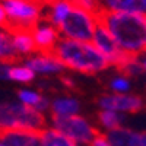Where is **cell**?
<instances>
[{
  "label": "cell",
  "instance_id": "1",
  "mask_svg": "<svg viewBox=\"0 0 146 146\" xmlns=\"http://www.w3.org/2000/svg\"><path fill=\"white\" fill-rule=\"evenodd\" d=\"M95 16L126 54L139 57L146 53V15L100 10Z\"/></svg>",
  "mask_w": 146,
  "mask_h": 146
},
{
  "label": "cell",
  "instance_id": "2",
  "mask_svg": "<svg viewBox=\"0 0 146 146\" xmlns=\"http://www.w3.org/2000/svg\"><path fill=\"white\" fill-rule=\"evenodd\" d=\"M53 56L64 67L85 75H95L110 66L105 56L92 42H83L60 36Z\"/></svg>",
  "mask_w": 146,
  "mask_h": 146
},
{
  "label": "cell",
  "instance_id": "3",
  "mask_svg": "<svg viewBox=\"0 0 146 146\" xmlns=\"http://www.w3.org/2000/svg\"><path fill=\"white\" fill-rule=\"evenodd\" d=\"M44 113L16 102H0V130H45Z\"/></svg>",
  "mask_w": 146,
  "mask_h": 146
},
{
  "label": "cell",
  "instance_id": "4",
  "mask_svg": "<svg viewBox=\"0 0 146 146\" xmlns=\"http://www.w3.org/2000/svg\"><path fill=\"white\" fill-rule=\"evenodd\" d=\"M3 7L7 15V22L3 31L10 35L22 31L32 32L41 22L44 9L41 3L32 0H5Z\"/></svg>",
  "mask_w": 146,
  "mask_h": 146
},
{
  "label": "cell",
  "instance_id": "5",
  "mask_svg": "<svg viewBox=\"0 0 146 146\" xmlns=\"http://www.w3.org/2000/svg\"><path fill=\"white\" fill-rule=\"evenodd\" d=\"M57 29L63 38L92 42L94 32L96 29V16L73 5L70 13Z\"/></svg>",
  "mask_w": 146,
  "mask_h": 146
},
{
  "label": "cell",
  "instance_id": "6",
  "mask_svg": "<svg viewBox=\"0 0 146 146\" xmlns=\"http://www.w3.org/2000/svg\"><path fill=\"white\" fill-rule=\"evenodd\" d=\"M54 129L64 133L67 137L75 140L78 145H91L92 140L100 135L98 129H95L86 118L80 115H72L66 118H51Z\"/></svg>",
  "mask_w": 146,
  "mask_h": 146
},
{
  "label": "cell",
  "instance_id": "7",
  "mask_svg": "<svg viewBox=\"0 0 146 146\" xmlns=\"http://www.w3.org/2000/svg\"><path fill=\"white\" fill-rule=\"evenodd\" d=\"M92 44L105 56V58L110 62V66H115L117 69L120 66H123L124 63L130 62L131 58H137V57H131V56L126 54L117 45V42L114 41L111 34L107 31V28L98 22H96V29L94 32Z\"/></svg>",
  "mask_w": 146,
  "mask_h": 146
},
{
  "label": "cell",
  "instance_id": "8",
  "mask_svg": "<svg viewBox=\"0 0 146 146\" xmlns=\"http://www.w3.org/2000/svg\"><path fill=\"white\" fill-rule=\"evenodd\" d=\"M98 105L101 110L115 113H137L146 107L145 101L137 95L114 94V95H101L98 98Z\"/></svg>",
  "mask_w": 146,
  "mask_h": 146
},
{
  "label": "cell",
  "instance_id": "9",
  "mask_svg": "<svg viewBox=\"0 0 146 146\" xmlns=\"http://www.w3.org/2000/svg\"><path fill=\"white\" fill-rule=\"evenodd\" d=\"M32 38L38 54H53L60 40V32L51 23L41 21L32 31Z\"/></svg>",
  "mask_w": 146,
  "mask_h": 146
},
{
  "label": "cell",
  "instance_id": "10",
  "mask_svg": "<svg viewBox=\"0 0 146 146\" xmlns=\"http://www.w3.org/2000/svg\"><path fill=\"white\" fill-rule=\"evenodd\" d=\"M40 133L32 130H0V142L5 146H38Z\"/></svg>",
  "mask_w": 146,
  "mask_h": 146
},
{
  "label": "cell",
  "instance_id": "11",
  "mask_svg": "<svg viewBox=\"0 0 146 146\" xmlns=\"http://www.w3.org/2000/svg\"><path fill=\"white\" fill-rule=\"evenodd\" d=\"M96 3L105 12H131L146 15V0H96Z\"/></svg>",
  "mask_w": 146,
  "mask_h": 146
},
{
  "label": "cell",
  "instance_id": "12",
  "mask_svg": "<svg viewBox=\"0 0 146 146\" xmlns=\"http://www.w3.org/2000/svg\"><path fill=\"white\" fill-rule=\"evenodd\" d=\"M25 66L36 73H58L64 66L53 54H36L25 60Z\"/></svg>",
  "mask_w": 146,
  "mask_h": 146
},
{
  "label": "cell",
  "instance_id": "13",
  "mask_svg": "<svg viewBox=\"0 0 146 146\" xmlns=\"http://www.w3.org/2000/svg\"><path fill=\"white\" fill-rule=\"evenodd\" d=\"M107 137L111 146H142V133L124 127L110 130Z\"/></svg>",
  "mask_w": 146,
  "mask_h": 146
},
{
  "label": "cell",
  "instance_id": "14",
  "mask_svg": "<svg viewBox=\"0 0 146 146\" xmlns=\"http://www.w3.org/2000/svg\"><path fill=\"white\" fill-rule=\"evenodd\" d=\"M51 118H66L76 115L79 111V101L75 98H57L50 105Z\"/></svg>",
  "mask_w": 146,
  "mask_h": 146
},
{
  "label": "cell",
  "instance_id": "15",
  "mask_svg": "<svg viewBox=\"0 0 146 146\" xmlns=\"http://www.w3.org/2000/svg\"><path fill=\"white\" fill-rule=\"evenodd\" d=\"M18 62H21V56L13 47L12 35L3 29H0V63L15 66V63Z\"/></svg>",
  "mask_w": 146,
  "mask_h": 146
},
{
  "label": "cell",
  "instance_id": "16",
  "mask_svg": "<svg viewBox=\"0 0 146 146\" xmlns=\"http://www.w3.org/2000/svg\"><path fill=\"white\" fill-rule=\"evenodd\" d=\"M40 145L41 146H79L75 140H72L57 129L42 130L40 133Z\"/></svg>",
  "mask_w": 146,
  "mask_h": 146
},
{
  "label": "cell",
  "instance_id": "17",
  "mask_svg": "<svg viewBox=\"0 0 146 146\" xmlns=\"http://www.w3.org/2000/svg\"><path fill=\"white\" fill-rule=\"evenodd\" d=\"M18 96H19V100H21L22 104L38 110L40 113H44V111H47V110H50V102H48L44 96H41L40 94H36L34 91L19 89L18 91Z\"/></svg>",
  "mask_w": 146,
  "mask_h": 146
},
{
  "label": "cell",
  "instance_id": "18",
  "mask_svg": "<svg viewBox=\"0 0 146 146\" xmlns=\"http://www.w3.org/2000/svg\"><path fill=\"white\" fill-rule=\"evenodd\" d=\"M12 40H13V47L18 51L19 56L22 54H35L36 48H35V42L32 38V32H16L12 35Z\"/></svg>",
  "mask_w": 146,
  "mask_h": 146
},
{
  "label": "cell",
  "instance_id": "19",
  "mask_svg": "<svg viewBox=\"0 0 146 146\" xmlns=\"http://www.w3.org/2000/svg\"><path fill=\"white\" fill-rule=\"evenodd\" d=\"M96 118H98V123L101 126H104L108 131L121 127V121H123V115H121V113L107 111V110H101Z\"/></svg>",
  "mask_w": 146,
  "mask_h": 146
},
{
  "label": "cell",
  "instance_id": "20",
  "mask_svg": "<svg viewBox=\"0 0 146 146\" xmlns=\"http://www.w3.org/2000/svg\"><path fill=\"white\" fill-rule=\"evenodd\" d=\"M35 78V72L31 70L29 67L23 66H10L9 70V79L10 80H16V82H31Z\"/></svg>",
  "mask_w": 146,
  "mask_h": 146
},
{
  "label": "cell",
  "instance_id": "21",
  "mask_svg": "<svg viewBox=\"0 0 146 146\" xmlns=\"http://www.w3.org/2000/svg\"><path fill=\"white\" fill-rule=\"evenodd\" d=\"M118 72L121 73V76L127 78V76H137V75H140L142 72H145V69H143V64L139 62L137 58H131L130 62L124 63L123 66H120Z\"/></svg>",
  "mask_w": 146,
  "mask_h": 146
},
{
  "label": "cell",
  "instance_id": "22",
  "mask_svg": "<svg viewBox=\"0 0 146 146\" xmlns=\"http://www.w3.org/2000/svg\"><path fill=\"white\" fill-rule=\"evenodd\" d=\"M70 2H72V5H75L86 12H91L94 15H96L101 10L98 3H96V0H70Z\"/></svg>",
  "mask_w": 146,
  "mask_h": 146
},
{
  "label": "cell",
  "instance_id": "23",
  "mask_svg": "<svg viewBox=\"0 0 146 146\" xmlns=\"http://www.w3.org/2000/svg\"><path fill=\"white\" fill-rule=\"evenodd\" d=\"M111 89L115 92V94H124L130 89V82L124 78V76H118V78H114L110 83Z\"/></svg>",
  "mask_w": 146,
  "mask_h": 146
},
{
  "label": "cell",
  "instance_id": "24",
  "mask_svg": "<svg viewBox=\"0 0 146 146\" xmlns=\"http://www.w3.org/2000/svg\"><path fill=\"white\" fill-rule=\"evenodd\" d=\"M89 146H111V145H110V142H108L107 135H102V133H100V135L92 140V143H91Z\"/></svg>",
  "mask_w": 146,
  "mask_h": 146
},
{
  "label": "cell",
  "instance_id": "25",
  "mask_svg": "<svg viewBox=\"0 0 146 146\" xmlns=\"http://www.w3.org/2000/svg\"><path fill=\"white\" fill-rule=\"evenodd\" d=\"M9 70H10V64L0 63V80L9 79Z\"/></svg>",
  "mask_w": 146,
  "mask_h": 146
},
{
  "label": "cell",
  "instance_id": "26",
  "mask_svg": "<svg viewBox=\"0 0 146 146\" xmlns=\"http://www.w3.org/2000/svg\"><path fill=\"white\" fill-rule=\"evenodd\" d=\"M6 22H7V15H6V12H5L3 5H0V28H2V29L5 28Z\"/></svg>",
  "mask_w": 146,
  "mask_h": 146
},
{
  "label": "cell",
  "instance_id": "27",
  "mask_svg": "<svg viewBox=\"0 0 146 146\" xmlns=\"http://www.w3.org/2000/svg\"><path fill=\"white\" fill-rule=\"evenodd\" d=\"M142 146H146V131L142 133Z\"/></svg>",
  "mask_w": 146,
  "mask_h": 146
},
{
  "label": "cell",
  "instance_id": "28",
  "mask_svg": "<svg viewBox=\"0 0 146 146\" xmlns=\"http://www.w3.org/2000/svg\"><path fill=\"white\" fill-rule=\"evenodd\" d=\"M142 64H143V69H145V72H146V60H145V62H143Z\"/></svg>",
  "mask_w": 146,
  "mask_h": 146
},
{
  "label": "cell",
  "instance_id": "29",
  "mask_svg": "<svg viewBox=\"0 0 146 146\" xmlns=\"http://www.w3.org/2000/svg\"><path fill=\"white\" fill-rule=\"evenodd\" d=\"M32 2H36V3H41V0H32ZM45 7V6H44Z\"/></svg>",
  "mask_w": 146,
  "mask_h": 146
},
{
  "label": "cell",
  "instance_id": "30",
  "mask_svg": "<svg viewBox=\"0 0 146 146\" xmlns=\"http://www.w3.org/2000/svg\"><path fill=\"white\" fill-rule=\"evenodd\" d=\"M0 146H5V145H3V143H2V142H0Z\"/></svg>",
  "mask_w": 146,
  "mask_h": 146
}]
</instances>
